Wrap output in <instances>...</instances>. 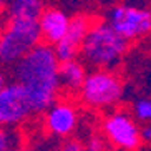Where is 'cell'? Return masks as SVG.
<instances>
[{
	"label": "cell",
	"mask_w": 151,
	"mask_h": 151,
	"mask_svg": "<svg viewBox=\"0 0 151 151\" xmlns=\"http://www.w3.org/2000/svg\"><path fill=\"white\" fill-rule=\"evenodd\" d=\"M45 9V0H7V17L38 18Z\"/></svg>",
	"instance_id": "12"
},
{
	"label": "cell",
	"mask_w": 151,
	"mask_h": 151,
	"mask_svg": "<svg viewBox=\"0 0 151 151\" xmlns=\"http://www.w3.org/2000/svg\"><path fill=\"white\" fill-rule=\"evenodd\" d=\"M78 126V111L68 100H55L43 111V128L52 138H68Z\"/></svg>",
	"instance_id": "8"
},
{
	"label": "cell",
	"mask_w": 151,
	"mask_h": 151,
	"mask_svg": "<svg viewBox=\"0 0 151 151\" xmlns=\"http://www.w3.org/2000/svg\"><path fill=\"white\" fill-rule=\"evenodd\" d=\"M129 5H134V7H139V9H151V0H123Z\"/></svg>",
	"instance_id": "18"
},
{
	"label": "cell",
	"mask_w": 151,
	"mask_h": 151,
	"mask_svg": "<svg viewBox=\"0 0 151 151\" xmlns=\"http://www.w3.org/2000/svg\"><path fill=\"white\" fill-rule=\"evenodd\" d=\"M141 131V141L151 145V123H143V128H139Z\"/></svg>",
	"instance_id": "17"
},
{
	"label": "cell",
	"mask_w": 151,
	"mask_h": 151,
	"mask_svg": "<svg viewBox=\"0 0 151 151\" xmlns=\"http://www.w3.org/2000/svg\"><path fill=\"white\" fill-rule=\"evenodd\" d=\"M78 95L81 103H85L86 106L95 110H108L121 101L124 86L115 70L93 68V71L86 73Z\"/></svg>",
	"instance_id": "4"
},
{
	"label": "cell",
	"mask_w": 151,
	"mask_h": 151,
	"mask_svg": "<svg viewBox=\"0 0 151 151\" xmlns=\"http://www.w3.org/2000/svg\"><path fill=\"white\" fill-rule=\"evenodd\" d=\"M105 143H106V139H105V136H91L88 139V141H86V148H88V150H91V151H100V150H105V148H106V145H105Z\"/></svg>",
	"instance_id": "15"
},
{
	"label": "cell",
	"mask_w": 151,
	"mask_h": 151,
	"mask_svg": "<svg viewBox=\"0 0 151 151\" xmlns=\"http://www.w3.org/2000/svg\"><path fill=\"white\" fill-rule=\"evenodd\" d=\"M5 7H7V0H0V15L2 12H5Z\"/></svg>",
	"instance_id": "21"
},
{
	"label": "cell",
	"mask_w": 151,
	"mask_h": 151,
	"mask_svg": "<svg viewBox=\"0 0 151 151\" xmlns=\"http://www.w3.org/2000/svg\"><path fill=\"white\" fill-rule=\"evenodd\" d=\"M126 52L128 40L123 38L106 20L91 23L80 47V55L85 65L105 70H116L123 63Z\"/></svg>",
	"instance_id": "2"
},
{
	"label": "cell",
	"mask_w": 151,
	"mask_h": 151,
	"mask_svg": "<svg viewBox=\"0 0 151 151\" xmlns=\"http://www.w3.org/2000/svg\"><path fill=\"white\" fill-rule=\"evenodd\" d=\"M60 60L50 43H38L12 67L15 81L23 86L33 115L43 113L58 98Z\"/></svg>",
	"instance_id": "1"
},
{
	"label": "cell",
	"mask_w": 151,
	"mask_h": 151,
	"mask_svg": "<svg viewBox=\"0 0 151 151\" xmlns=\"http://www.w3.org/2000/svg\"><path fill=\"white\" fill-rule=\"evenodd\" d=\"M22 134L17 126H2L0 124V151H14L22 148Z\"/></svg>",
	"instance_id": "13"
},
{
	"label": "cell",
	"mask_w": 151,
	"mask_h": 151,
	"mask_svg": "<svg viewBox=\"0 0 151 151\" xmlns=\"http://www.w3.org/2000/svg\"><path fill=\"white\" fill-rule=\"evenodd\" d=\"M58 78H60V88L67 93H78L86 78V65L80 60H67L60 62L58 68Z\"/></svg>",
	"instance_id": "11"
},
{
	"label": "cell",
	"mask_w": 151,
	"mask_h": 151,
	"mask_svg": "<svg viewBox=\"0 0 151 151\" xmlns=\"http://www.w3.org/2000/svg\"><path fill=\"white\" fill-rule=\"evenodd\" d=\"M90 18L83 14H76L70 18V25L65 37L53 45V50L60 62L73 60L80 55V47L90 30Z\"/></svg>",
	"instance_id": "9"
},
{
	"label": "cell",
	"mask_w": 151,
	"mask_h": 151,
	"mask_svg": "<svg viewBox=\"0 0 151 151\" xmlns=\"http://www.w3.org/2000/svg\"><path fill=\"white\" fill-rule=\"evenodd\" d=\"M101 131L106 143L118 150H138L143 143L136 118L121 110L111 111L105 116L101 123Z\"/></svg>",
	"instance_id": "6"
},
{
	"label": "cell",
	"mask_w": 151,
	"mask_h": 151,
	"mask_svg": "<svg viewBox=\"0 0 151 151\" xmlns=\"http://www.w3.org/2000/svg\"><path fill=\"white\" fill-rule=\"evenodd\" d=\"M70 15L58 7H45L38 17L40 33L47 43L55 45L65 37L70 25Z\"/></svg>",
	"instance_id": "10"
},
{
	"label": "cell",
	"mask_w": 151,
	"mask_h": 151,
	"mask_svg": "<svg viewBox=\"0 0 151 151\" xmlns=\"http://www.w3.org/2000/svg\"><path fill=\"white\" fill-rule=\"evenodd\" d=\"M91 2H93V4H96L98 7H105V9H108V7L118 4V2H121V0H91Z\"/></svg>",
	"instance_id": "19"
},
{
	"label": "cell",
	"mask_w": 151,
	"mask_h": 151,
	"mask_svg": "<svg viewBox=\"0 0 151 151\" xmlns=\"http://www.w3.org/2000/svg\"><path fill=\"white\" fill-rule=\"evenodd\" d=\"M105 20L128 42L151 33V9H139L126 2H118L108 7Z\"/></svg>",
	"instance_id": "5"
},
{
	"label": "cell",
	"mask_w": 151,
	"mask_h": 151,
	"mask_svg": "<svg viewBox=\"0 0 151 151\" xmlns=\"http://www.w3.org/2000/svg\"><path fill=\"white\" fill-rule=\"evenodd\" d=\"M83 145H81L78 139H71L70 136L68 138H65V141H63V145H62V150H65V151H80V150H83Z\"/></svg>",
	"instance_id": "16"
},
{
	"label": "cell",
	"mask_w": 151,
	"mask_h": 151,
	"mask_svg": "<svg viewBox=\"0 0 151 151\" xmlns=\"http://www.w3.org/2000/svg\"><path fill=\"white\" fill-rule=\"evenodd\" d=\"M5 83H7V73L0 68V86H4Z\"/></svg>",
	"instance_id": "20"
},
{
	"label": "cell",
	"mask_w": 151,
	"mask_h": 151,
	"mask_svg": "<svg viewBox=\"0 0 151 151\" xmlns=\"http://www.w3.org/2000/svg\"><path fill=\"white\" fill-rule=\"evenodd\" d=\"M33 115L28 105L25 90L18 81H12L0 86V124L20 126Z\"/></svg>",
	"instance_id": "7"
},
{
	"label": "cell",
	"mask_w": 151,
	"mask_h": 151,
	"mask_svg": "<svg viewBox=\"0 0 151 151\" xmlns=\"http://www.w3.org/2000/svg\"><path fill=\"white\" fill-rule=\"evenodd\" d=\"M42 42L38 18L9 17L0 28V65L14 67Z\"/></svg>",
	"instance_id": "3"
},
{
	"label": "cell",
	"mask_w": 151,
	"mask_h": 151,
	"mask_svg": "<svg viewBox=\"0 0 151 151\" xmlns=\"http://www.w3.org/2000/svg\"><path fill=\"white\" fill-rule=\"evenodd\" d=\"M131 115L139 123H151V95H143L133 100Z\"/></svg>",
	"instance_id": "14"
}]
</instances>
